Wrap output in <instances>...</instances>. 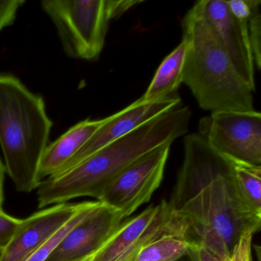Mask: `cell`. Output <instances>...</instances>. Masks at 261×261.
I'll return each instance as SVG.
<instances>
[{"mask_svg":"<svg viewBox=\"0 0 261 261\" xmlns=\"http://www.w3.org/2000/svg\"><path fill=\"white\" fill-rule=\"evenodd\" d=\"M189 228V239L230 256L247 232L260 228L237 192L233 163L196 134L184 138V159L169 201Z\"/></svg>","mask_w":261,"mask_h":261,"instance_id":"cell-1","label":"cell"},{"mask_svg":"<svg viewBox=\"0 0 261 261\" xmlns=\"http://www.w3.org/2000/svg\"><path fill=\"white\" fill-rule=\"evenodd\" d=\"M192 111L182 103L105 146L38 187L39 208L79 197L98 200L125 169L153 149L187 135Z\"/></svg>","mask_w":261,"mask_h":261,"instance_id":"cell-2","label":"cell"},{"mask_svg":"<svg viewBox=\"0 0 261 261\" xmlns=\"http://www.w3.org/2000/svg\"><path fill=\"white\" fill-rule=\"evenodd\" d=\"M53 126L42 96L16 76L0 74V146L18 192L30 193L40 185L39 166Z\"/></svg>","mask_w":261,"mask_h":261,"instance_id":"cell-3","label":"cell"},{"mask_svg":"<svg viewBox=\"0 0 261 261\" xmlns=\"http://www.w3.org/2000/svg\"><path fill=\"white\" fill-rule=\"evenodd\" d=\"M188 50L182 83L211 112L251 111L253 91L237 71L196 3L181 20Z\"/></svg>","mask_w":261,"mask_h":261,"instance_id":"cell-4","label":"cell"},{"mask_svg":"<svg viewBox=\"0 0 261 261\" xmlns=\"http://www.w3.org/2000/svg\"><path fill=\"white\" fill-rule=\"evenodd\" d=\"M141 0H42L41 7L56 27L68 57L95 61L100 57L110 23Z\"/></svg>","mask_w":261,"mask_h":261,"instance_id":"cell-5","label":"cell"},{"mask_svg":"<svg viewBox=\"0 0 261 261\" xmlns=\"http://www.w3.org/2000/svg\"><path fill=\"white\" fill-rule=\"evenodd\" d=\"M166 235L190 240L184 220L169 201L163 200L137 216L124 220L91 261H131L144 246Z\"/></svg>","mask_w":261,"mask_h":261,"instance_id":"cell-6","label":"cell"},{"mask_svg":"<svg viewBox=\"0 0 261 261\" xmlns=\"http://www.w3.org/2000/svg\"><path fill=\"white\" fill-rule=\"evenodd\" d=\"M198 134L230 161L261 166V114L255 110L212 113L199 120Z\"/></svg>","mask_w":261,"mask_h":261,"instance_id":"cell-7","label":"cell"},{"mask_svg":"<svg viewBox=\"0 0 261 261\" xmlns=\"http://www.w3.org/2000/svg\"><path fill=\"white\" fill-rule=\"evenodd\" d=\"M171 146L163 145L134 162L116 177L97 201L124 218L149 202L163 181Z\"/></svg>","mask_w":261,"mask_h":261,"instance_id":"cell-8","label":"cell"},{"mask_svg":"<svg viewBox=\"0 0 261 261\" xmlns=\"http://www.w3.org/2000/svg\"><path fill=\"white\" fill-rule=\"evenodd\" d=\"M180 103L181 99L178 94L152 101H146L140 97L124 109L105 118L103 124L90 140L51 178L69 170L107 145Z\"/></svg>","mask_w":261,"mask_h":261,"instance_id":"cell-9","label":"cell"},{"mask_svg":"<svg viewBox=\"0 0 261 261\" xmlns=\"http://www.w3.org/2000/svg\"><path fill=\"white\" fill-rule=\"evenodd\" d=\"M124 220L120 212L100 203L68 231L45 261H82L91 257Z\"/></svg>","mask_w":261,"mask_h":261,"instance_id":"cell-10","label":"cell"},{"mask_svg":"<svg viewBox=\"0 0 261 261\" xmlns=\"http://www.w3.org/2000/svg\"><path fill=\"white\" fill-rule=\"evenodd\" d=\"M195 3L237 71L254 92L256 68L251 48L244 27L230 13L227 0Z\"/></svg>","mask_w":261,"mask_h":261,"instance_id":"cell-11","label":"cell"},{"mask_svg":"<svg viewBox=\"0 0 261 261\" xmlns=\"http://www.w3.org/2000/svg\"><path fill=\"white\" fill-rule=\"evenodd\" d=\"M88 202L55 204L22 219L0 261H27Z\"/></svg>","mask_w":261,"mask_h":261,"instance_id":"cell-12","label":"cell"},{"mask_svg":"<svg viewBox=\"0 0 261 261\" xmlns=\"http://www.w3.org/2000/svg\"><path fill=\"white\" fill-rule=\"evenodd\" d=\"M105 122L86 119L71 126L56 141L48 145L39 166V178H51L90 140Z\"/></svg>","mask_w":261,"mask_h":261,"instance_id":"cell-13","label":"cell"},{"mask_svg":"<svg viewBox=\"0 0 261 261\" xmlns=\"http://www.w3.org/2000/svg\"><path fill=\"white\" fill-rule=\"evenodd\" d=\"M187 50V42L182 39L179 45L160 64L147 90L141 97L143 100L152 101L178 94L182 83Z\"/></svg>","mask_w":261,"mask_h":261,"instance_id":"cell-14","label":"cell"},{"mask_svg":"<svg viewBox=\"0 0 261 261\" xmlns=\"http://www.w3.org/2000/svg\"><path fill=\"white\" fill-rule=\"evenodd\" d=\"M229 10L241 22L251 48L255 68L261 69V1L227 0Z\"/></svg>","mask_w":261,"mask_h":261,"instance_id":"cell-15","label":"cell"},{"mask_svg":"<svg viewBox=\"0 0 261 261\" xmlns=\"http://www.w3.org/2000/svg\"><path fill=\"white\" fill-rule=\"evenodd\" d=\"M232 163L240 198L250 212L261 217V166Z\"/></svg>","mask_w":261,"mask_h":261,"instance_id":"cell-16","label":"cell"},{"mask_svg":"<svg viewBox=\"0 0 261 261\" xmlns=\"http://www.w3.org/2000/svg\"><path fill=\"white\" fill-rule=\"evenodd\" d=\"M192 243L184 237L166 235L144 246L131 261H177L188 254Z\"/></svg>","mask_w":261,"mask_h":261,"instance_id":"cell-17","label":"cell"},{"mask_svg":"<svg viewBox=\"0 0 261 261\" xmlns=\"http://www.w3.org/2000/svg\"><path fill=\"white\" fill-rule=\"evenodd\" d=\"M100 203L101 202L99 201H88V204L84 208L77 212L65 225H64L60 230H58L49 239L47 240L27 261L46 260L68 231L79 221H82L87 215H89L94 209L98 207Z\"/></svg>","mask_w":261,"mask_h":261,"instance_id":"cell-18","label":"cell"},{"mask_svg":"<svg viewBox=\"0 0 261 261\" xmlns=\"http://www.w3.org/2000/svg\"><path fill=\"white\" fill-rule=\"evenodd\" d=\"M24 0H0V32L14 23Z\"/></svg>","mask_w":261,"mask_h":261,"instance_id":"cell-19","label":"cell"},{"mask_svg":"<svg viewBox=\"0 0 261 261\" xmlns=\"http://www.w3.org/2000/svg\"><path fill=\"white\" fill-rule=\"evenodd\" d=\"M22 219L0 212V250H4L8 245Z\"/></svg>","mask_w":261,"mask_h":261,"instance_id":"cell-20","label":"cell"},{"mask_svg":"<svg viewBox=\"0 0 261 261\" xmlns=\"http://www.w3.org/2000/svg\"><path fill=\"white\" fill-rule=\"evenodd\" d=\"M187 256L191 261H229L230 257L198 243H192Z\"/></svg>","mask_w":261,"mask_h":261,"instance_id":"cell-21","label":"cell"},{"mask_svg":"<svg viewBox=\"0 0 261 261\" xmlns=\"http://www.w3.org/2000/svg\"><path fill=\"white\" fill-rule=\"evenodd\" d=\"M254 233L247 232L238 240L230 253L229 261H253L252 239Z\"/></svg>","mask_w":261,"mask_h":261,"instance_id":"cell-22","label":"cell"},{"mask_svg":"<svg viewBox=\"0 0 261 261\" xmlns=\"http://www.w3.org/2000/svg\"><path fill=\"white\" fill-rule=\"evenodd\" d=\"M6 168L2 160H0V212L4 211V181H5Z\"/></svg>","mask_w":261,"mask_h":261,"instance_id":"cell-23","label":"cell"},{"mask_svg":"<svg viewBox=\"0 0 261 261\" xmlns=\"http://www.w3.org/2000/svg\"><path fill=\"white\" fill-rule=\"evenodd\" d=\"M91 259H92V256H91V257L87 258V259H83V260L82 261H91Z\"/></svg>","mask_w":261,"mask_h":261,"instance_id":"cell-24","label":"cell"},{"mask_svg":"<svg viewBox=\"0 0 261 261\" xmlns=\"http://www.w3.org/2000/svg\"><path fill=\"white\" fill-rule=\"evenodd\" d=\"M2 254H3V250H0V259H1V257H2Z\"/></svg>","mask_w":261,"mask_h":261,"instance_id":"cell-25","label":"cell"}]
</instances>
